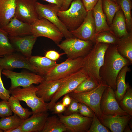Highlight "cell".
I'll return each mask as SVG.
<instances>
[{
    "label": "cell",
    "instance_id": "cell-1",
    "mask_svg": "<svg viewBox=\"0 0 132 132\" xmlns=\"http://www.w3.org/2000/svg\"><path fill=\"white\" fill-rule=\"evenodd\" d=\"M130 64L129 60L119 53L116 45L110 44L105 52L103 64L100 69L99 75L102 80L115 92L119 73L123 67Z\"/></svg>",
    "mask_w": 132,
    "mask_h": 132
},
{
    "label": "cell",
    "instance_id": "cell-2",
    "mask_svg": "<svg viewBox=\"0 0 132 132\" xmlns=\"http://www.w3.org/2000/svg\"><path fill=\"white\" fill-rule=\"evenodd\" d=\"M110 44H95L90 51L83 57L82 69L88 76L99 84L102 81L99 71L103 65L105 52Z\"/></svg>",
    "mask_w": 132,
    "mask_h": 132
},
{
    "label": "cell",
    "instance_id": "cell-3",
    "mask_svg": "<svg viewBox=\"0 0 132 132\" xmlns=\"http://www.w3.org/2000/svg\"><path fill=\"white\" fill-rule=\"evenodd\" d=\"M36 86L33 84L25 88L18 87L10 90L11 95L20 101L25 102L33 113L48 112V103L45 102L36 94Z\"/></svg>",
    "mask_w": 132,
    "mask_h": 132
},
{
    "label": "cell",
    "instance_id": "cell-4",
    "mask_svg": "<svg viewBox=\"0 0 132 132\" xmlns=\"http://www.w3.org/2000/svg\"><path fill=\"white\" fill-rule=\"evenodd\" d=\"M69 8L64 11H59L57 15L70 31L76 29L82 24L87 11L81 0H74Z\"/></svg>",
    "mask_w": 132,
    "mask_h": 132
},
{
    "label": "cell",
    "instance_id": "cell-5",
    "mask_svg": "<svg viewBox=\"0 0 132 132\" xmlns=\"http://www.w3.org/2000/svg\"><path fill=\"white\" fill-rule=\"evenodd\" d=\"M108 86L102 80L95 88L90 91L79 93L71 92L69 94L78 102L88 106L100 120L104 116L100 108L101 99L104 91Z\"/></svg>",
    "mask_w": 132,
    "mask_h": 132
},
{
    "label": "cell",
    "instance_id": "cell-6",
    "mask_svg": "<svg viewBox=\"0 0 132 132\" xmlns=\"http://www.w3.org/2000/svg\"><path fill=\"white\" fill-rule=\"evenodd\" d=\"M95 44L90 40H84L73 36L62 41L57 45L66 54L68 58L83 57L91 49Z\"/></svg>",
    "mask_w": 132,
    "mask_h": 132
},
{
    "label": "cell",
    "instance_id": "cell-7",
    "mask_svg": "<svg viewBox=\"0 0 132 132\" xmlns=\"http://www.w3.org/2000/svg\"><path fill=\"white\" fill-rule=\"evenodd\" d=\"M32 35L37 37H44L59 44L64 36L59 29L53 24L44 18H39L31 24Z\"/></svg>",
    "mask_w": 132,
    "mask_h": 132
},
{
    "label": "cell",
    "instance_id": "cell-8",
    "mask_svg": "<svg viewBox=\"0 0 132 132\" xmlns=\"http://www.w3.org/2000/svg\"><path fill=\"white\" fill-rule=\"evenodd\" d=\"M83 57L72 59L68 58L54 67L45 76L47 81L59 79L67 77L78 71L82 67Z\"/></svg>",
    "mask_w": 132,
    "mask_h": 132
},
{
    "label": "cell",
    "instance_id": "cell-9",
    "mask_svg": "<svg viewBox=\"0 0 132 132\" xmlns=\"http://www.w3.org/2000/svg\"><path fill=\"white\" fill-rule=\"evenodd\" d=\"M35 5L39 19L45 18L53 24L59 29L66 39L74 36L57 15L60 10L59 7L53 4H44L36 1Z\"/></svg>",
    "mask_w": 132,
    "mask_h": 132
},
{
    "label": "cell",
    "instance_id": "cell-10",
    "mask_svg": "<svg viewBox=\"0 0 132 132\" xmlns=\"http://www.w3.org/2000/svg\"><path fill=\"white\" fill-rule=\"evenodd\" d=\"M88 78L82 69L65 77L57 91L48 103V110H50L60 98L72 92L81 82Z\"/></svg>",
    "mask_w": 132,
    "mask_h": 132
},
{
    "label": "cell",
    "instance_id": "cell-11",
    "mask_svg": "<svg viewBox=\"0 0 132 132\" xmlns=\"http://www.w3.org/2000/svg\"><path fill=\"white\" fill-rule=\"evenodd\" d=\"M2 73L11 80L9 90L18 87L25 88L33 84H38L45 79L43 76L39 74L27 72H17L3 69Z\"/></svg>",
    "mask_w": 132,
    "mask_h": 132
},
{
    "label": "cell",
    "instance_id": "cell-12",
    "mask_svg": "<svg viewBox=\"0 0 132 132\" xmlns=\"http://www.w3.org/2000/svg\"><path fill=\"white\" fill-rule=\"evenodd\" d=\"M58 115L67 131L70 132H88L93 119V118L84 116L79 113L68 116Z\"/></svg>",
    "mask_w": 132,
    "mask_h": 132
},
{
    "label": "cell",
    "instance_id": "cell-13",
    "mask_svg": "<svg viewBox=\"0 0 132 132\" xmlns=\"http://www.w3.org/2000/svg\"><path fill=\"white\" fill-rule=\"evenodd\" d=\"M35 2L33 0H16L15 16L24 22L31 24L39 19Z\"/></svg>",
    "mask_w": 132,
    "mask_h": 132
},
{
    "label": "cell",
    "instance_id": "cell-14",
    "mask_svg": "<svg viewBox=\"0 0 132 132\" xmlns=\"http://www.w3.org/2000/svg\"><path fill=\"white\" fill-rule=\"evenodd\" d=\"M100 108L104 115H128L120 107L116 99L114 91L109 86L102 94L100 102Z\"/></svg>",
    "mask_w": 132,
    "mask_h": 132
},
{
    "label": "cell",
    "instance_id": "cell-15",
    "mask_svg": "<svg viewBox=\"0 0 132 132\" xmlns=\"http://www.w3.org/2000/svg\"><path fill=\"white\" fill-rule=\"evenodd\" d=\"M0 66L3 70H9L24 68L36 73L35 67L28 59L20 53L16 52L0 58Z\"/></svg>",
    "mask_w": 132,
    "mask_h": 132
},
{
    "label": "cell",
    "instance_id": "cell-16",
    "mask_svg": "<svg viewBox=\"0 0 132 132\" xmlns=\"http://www.w3.org/2000/svg\"><path fill=\"white\" fill-rule=\"evenodd\" d=\"M95 28L93 11L91 10L87 11L81 25L77 29L70 32L74 37L84 40L91 41L95 43Z\"/></svg>",
    "mask_w": 132,
    "mask_h": 132
},
{
    "label": "cell",
    "instance_id": "cell-17",
    "mask_svg": "<svg viewBox=\"0 0 132 132\" xmlns=\"http://www.w3.org/2000/svg\"><path fill=\"white\" fill-rule=\"evenodd\" d=\"M37 37L33 35L23 36H9V41L16 52L20 53L28 59Z\"/></svg>",
    "mask_w": 132,
    "mask_h": 132
},
{
    "label": "cell",
    "instance_id": "cell-18",
    "mask_svg": "<svg viewBox=\"0 0 132 132\" xmlns=\"http://www.w3.org/2000/svg\"><path fill=\"white\" fill-rule=\"evenodd\" d=\"M30 117L24 120L20 126L23 132H41L49 113L48 112L33 113Z\"/></svg>",
    "mask_w": 132,
    "mask_h": 132
},
{
    "label": "cell",
    "instance_id": "cell-19",
    "mask_svg": "<svg viewBox=\"0 0 132 132\" xmlns=\"http://www.w3.org/2000/svg\"><path fill=\"white\" fill-rule=\"evenodd\" d=\"M65 78L50 81L44 79L36 86L37 95L45 102H50L57 91Z\"/></svg>",
    "mask_w": 132,
    "mask_h": 132
},
{
    "label": "cell",
    "instance_id": "cell-20",
    "mask_svg": "<svg viewBox=\"0 0 132 132\" xmlns=\"http://www.w3.org/2000/svg\"><path fill=\"white\" fill-rule=\"evenodd\" d=\"M132 118L129 115H104L99 120L101 123L112 132H122Z\"/></svg>",
    "mask_w": 132,
    "mask_h": 132
},
{
    "label": "cell",
    "instance_id": "cell-21",
    "mask_svg": "<svg viewBox=\"0 0 132 132\" xmlns=\"http://www.w3.org/2000/svg\"><path fill=\"white\" fill-rule=\"evenodd\" d=\"M31 24L24 22L14 16L5 26L1 28L8 36H23L32 35Z\"/></svg>",
    "mask_w": 132,
    "mask_h": 132
},
{
    "label": "cell",
    "instance_id": "cell-22",
    "mask_svg": "<svg viewBox=\"0 0 132 132\" xmlns=\"http://www.w3.org/2000/svg\"><path fill=\"white\" fill-rule=\"evenodd\" d=\"M16 0H0V28L6 25L14 16Z\"/></svg>",
    "mask_w": 132,
    "mask_h": 132
},
{
    "label": "cell",
    "instance_id": "cell-23",
    "mask_svg": "<svg viewBox=\"0 0 132 132\" xmlns=\"http://www.w3.org/2000/svg\"><path fill=\"white\" fill-rule=\"evenodd\" d=\"M28 59L35 67L36 73L44 77L58 64L56 61L41 56H32Z\"/></svg>",
    "mask_w": 132,
    "mask_h": 132
},
{
    "label": "cell",
    "instance_id": "cell-24",
    "mask_svg": "<svg viewBox=\"0 0 132 132\" xmlns=\"http://www.w3.org/2000/svg\"><path fill=\"white\" fill-rule=\"evenodd\" d=\"M102 0H98L92 10L95 26L96 35L103 31H109L114 34L107 22L102 9Z\"/></svg>",
    "mask_w": 132,
    "mask_h": 132
},
{
    "label": "cell",
    "instance_id": "cell-25",
    "mask_svg": "<svg viewBox=\"0 0 132 132\" xmlns=\"http://www.w3.org/2000/svg\"><path fill=\"white\" fill-rule=\"evenodd\" d=\"M110 26L111 30L118 38H121L129 34L126 28L125 19L121 9L116 13Z\"/></svg>",
    "mask_w": 132,
    "mask_h": 132
},
{
    "label": "cell",
    "instance_id": "cell-26",
    "mask_svg": "<svg viewBox=\"0 0 132 132\" xmlns=\"http://www.w3.org/2000/svg\"><path fill=\"white\" fill-rule=\"evenodd\" d=\"M130 69L126 66L123 67L119 73L116 81V89L115 92L116 99L118 103L122 99L130 86L125 82L127 73L130 71Z\"/></svg>",
    "mask_w": 132,
    "mask_h": 132
},
{
    "label": "cell",
    "instance_id": "cell-27",
    "mask_svg": "<svg viewBox=\"0 0 132 132\" xmlns=\"http://www.w3.org/2000/svg\"><path fill=\"white\" fill-rule=\"evenodd\" d=\"M116 47L119 53L132 63V32L127 35L120 38Z\"/></svg>",
    "mask_w": 132,
    "mask_h": 132
},
{
    "label": "cell",
    "instance_id": "cell-28",
    "mask_svg": "<svg viewBox=\"0 0 132 132\" xmlns=\"http://www.w3.org/2000/svg\"><path fill=\"white\" fill-rule=\"evenodd\" d=\"M67 131L65 126L56 115L48 116L41 132H64Z\"/></svg>",
    "mask_w": 132,
    "mask_h": 132
},
{
    "label": "cell",
    "instance_id": "cell-29",
    "mask_svg": "<svg viewBox=\"0 0 132 132\" xmlns=\"http://www.w3.org/2000/svg\"><path fill=\"white\" fill-rule=\"evenodd\" d=\"M20 101L18 99L12 95L8 101L11 109L14 114L21 119H26L32 115L33 112L29 111V109L22 106Z\"/></svg>",
    "mask_w": 132,
    "mask_h": 132
},
{
    "label": "cell",
    "instance_id": "cell-30",
    "mask_svg": "<svg viewBox=\"0 0 132 132\" xmlns=\"http://www.w3.org/2000/svg\"><path fill=\"white\" fill-rule=\"evenodd\" d=\"M102 5L107 22L110 26L116 13L120 8L117 3L110 0H102Z\"/></svg>",
    "mask_w": 132,
    "mask_h": 132
},
{
    "label": "cell",
    "instance_id": "cell-31",
    "mask_svg": "<svg viewBox=\"0 0 132 132\" xmlns=\"http://www.w3.org/2000/svg\"><path fill=\"white\" fill-rule=\"evenodd\" d=\"M24 120L16 115L2 117L0 119V129L6 131L19 127Z\"/></svg>",
    "mask_w": 132,
    "mask_h": 132
},
{
    "label": "cell",
    "instance_id": "cell-32",
    "mask_svg": "<svg viewBox=\"0 0 132 132\" xmlns=\"http://www.w3.org/2000/svg\"><path fill=\"white\" fill-rule=\"evenodd\" d=\"M117 3L120 7L124 16L126 28L128 32H132V18L131 10V0H117Z\"/></svg>",
    "mask_w": 132,
    "mask_h": 132
},
{
    "label": "cell",
    "instance_id": "cell-33",
    "mask_svg": "<svg viewBox=\"0 0 132 132\" xmlns=\"http://www.w3.org/2000/svg\"><path fill=\"white\" fill-rule=\"evenodd\" d=\"M15 52L9 41L8 34L0 28V56H3Z\"/></svg>",
    "mask_w": 132,
    "mask_h": 132
},
{
    "label": "cell",
    "instance_id": "cell-34",
    "mask_svg": "<svg viewBox=\"0 0 132 132\" xmlns=\"http://www.w3.org/2000/svg\"><path fill=\"white\" fill-rule=\"evenodd\" d=\"M120 39L114 34L108 31H103L97 34L94 39L95 44L99 43L116 44Z\"/></svg>",
    "mask_w": 132,
    "mask_h": 132
},
{
    "label": "cell",
    "instance_id": "cell-35",
    "mask_svg": "<svg viewBox=\"0 0 132 132\" xmlns=\"http://www.w3.org/2000/svg\"><path fill=\"white\" fill-rule=\"evenodd\" d=\"M118 103L122 109L128 115L132 116V89L131 86L128 88L123 98Z\"/></svg>",
    "mask_w": 132,
    "mask_h": 132
},
{
    "label": "cell",
    "instance_id": "cell-36",
    "mask_svg": "<svg viewBox=\"0 0 132 132\" xmlns=\"http://www.w3.org/2000/svg\"><path fill=\"white\" fill-rule=\"evenodd\" d=\"M99 84L89 77L81 82L72 92L79 93L89 91L95 88Z\"/></svg>",
    "mask_w": 132,
    "mask_h": 132
},
{
    "label": "cell",
    "instance_id": "cell-37",
    "mask_svg": "<svg viewBox=\"0 0 132 132\" xmlns=\"http://www.w3.org/2000/svg\"><path fill=\"white\" fill-rule=\"evenodd\" d=\"M110 130L103 124L95 113L92 121L88 132H110Z\"/></svg>",
    "mask_w": 132,
    "mask_h": 132
},
{
    "label": "cell",
    "instance_id": "cell-38",
    "mask_svg": "<svg viewBox=\"0 0 132 132\" xmlns=\"http://www.w3.org/2000/svg\"><path fill=\"white\" fill-rule=\"evenodd\" d=\"M12 112L8 101H0V117L1 118L12 115Z\"/></svg>",
    "mask_w": 132,
    "mask_h": 132
},
{
    "label": "cell",
    "instance_id": "cell-39",
    "mask_svg": "<svg viewBox=\"0 0 132 132\" xmlns=\"http://www.w3.org/2000/svg\"><path fill=\"white\" fill-rule=\"evenodd\" d=\"M71 102L63 113L65 116H68L79 112V103L76 100L71 97Z\"/></svg>",
    "mask_w": 132,
    "mask_h": 132
},
{
    "label": "cell",
    "instance_id": "cell-40",
    "mask_svg": "<svg viewBox=\"0 0 132 132\" xmlns=\"http://www.w3.org/2000/svg\"><path fill=\"white\" fill-rule=\"evenodd\" d=\"M3 69L0 66V98L2 100L8 101L10 96L11 92L9 90L5 88L1 77Z\"/></svg>",
    "mask_w": 132,
    "mask_h": 132
},
{
    "label": "cell",
    "instance_id": "cell-41",
    "mask_svg": "<svg viewBox=\"0 0 132 132\" xmlns=\"http://www.w3.org/2000/svg\"><path fill=\"white\" fill-rule=\"evenodd\" d=\"M79 103L78 113L84 116L93 118L95 113L86 104L80 102H79Z\"/></svg>",
    "mask_w": 132,
    "mask_h": 132
},
{
    "label": "cell",
    "instance_id": "cell-42",
    "mask_svg": "<svg viewBox=\"0 0 132 132\" xmlns=\"http://www.w3.org/2000/svg\"><path fill=\"white\" fill-rule=\"evenodd\" d=\"M62 104V102H56L50 111L54 114L57 115L62 114L65 111L66 108Z\"/></svg>",
    "mask_w": 132,
    "mask_h": 132
},
{
    "label": "cell",
    "instance_id": "cell-43",
    "mask_svg": "<svg viewBox=\"0 0 132 132\" xmlns=\"http://www.w3.org/2000/svg\"><path fill=\"white\" fill-rule=\"evenodd\" d=\"M62 54H59L55 50H50L46 52L45 57L52 60L56 61L59 58Z\"/></svg>",
    "mask_w": 132,
    "mask_h": 132
},
{
    "label": "cell",
    "instance_id": "cell-44",
    "mask_svg": "<svg viewBox=\"0 0 132 132\" xmlns=\"http://www.w3.org/2000/svg\"><path fill=\"white\" fill-rule=\"evenodd\" d=\"M81 0L87 11L92 10L98 0Z\"/></svg>",
    "mask_w": 132,
    "mask_h": 132
},
{
    "label": "cell",
    "instance_id": "cell-45",
    "mask_svg": "<svg viewBox=\"0 0 132 132\" xmlns=\"http://www.w3.org/2000/svg\"><path fill=\"white\" fill-rule=\"evenodd\" d=\"M64 96L62 100V103L64 106L66 107H68L71 102V97L69 93L66 94Z\"/></svg>",
    "mask_w": 132,
    "mask_h": 132
},
{
    "label": "cell",
    "instance_id": "cell-46",
    "mask_svg": "<svg viewBox=\"0 0 132 132\" xmlns=\"http://www.w3.org/2000/svg\"><path fill=\"white\" fill-rule=\"evenodd\" d=\"M35 1L39 0H33ZM47 1L49 3L55 4L60 8L63 4L64 0H41Z\"/></svg>",
    "mask_w": 132,
    "mask_h": 132
},
{
    "label": "cell",
    "instance_id": "cell-47",
    "mask_svg": "<svg viewBox=\"0 0 132 132\" xmlns=\"http://www.w3.org/2000/svg\"><path fill=\"white\" fill-rule=\"evenodd\" d=\"M72 1V0H64L63 4L60 8V11H64L67 9Z\"/></svg>",
    "mask_w": 132,
    "mask_h": 132
},
{
    "label": "cell",
    "instance_id": "cell-48",
    "mask_svg": "<svg viewBox=\"0 0 132 132\" xmlns=\"http://www.w3.org/2000/svg\"><path fill=\"white\" fill-rule=\"evenodd\" d=\"M5 132H23L20 127L7 130Z\"/></svg>",
    "mask_w": 132,
    "mask_h": 132
},
{
    "label": "cell",
    "instance_id": "cell-49",
    "mask_svg": "<svg viewBox=\"0 0 132 132\" xmlns=\"http://www.w3.org/2000/svg\"><path fill=\"white\" fill-rule=\"evenodd\" d=\"M127 125L123 131L126 132H132V131L130 129L129 126Z\"/></svg>",
    "mask_w": 132,
    "mask_h": 132
},
{
    "label": "cell",
    "instance_id": "cell-50",
    "mask_svg": "<svg viewBox=\"0 0 132 132\" xmlns=\"http://www.w3.org/2000/svg\"><path fill=\"white\" fill-rule=\"evenodd\" d=\"M116 3H117V0H110Z\"/></svg>",
    "mask_w": 132,
    "mask_h": 132
},
{
    "label": "cell",
    "instance_id": "cell-51",
    "mask_svg": "<svg viewBox=\"0 0 132 132\" xmlns=\"http://www.w3.org/2000/svg\"><path fill=\"white\" fill-rule=\"evenodd\" d=\"M3 56H0V58L2 57Z\"/></svg>",
    "mask_w": 132,
    "mask_h": 132
}]
</instances>
